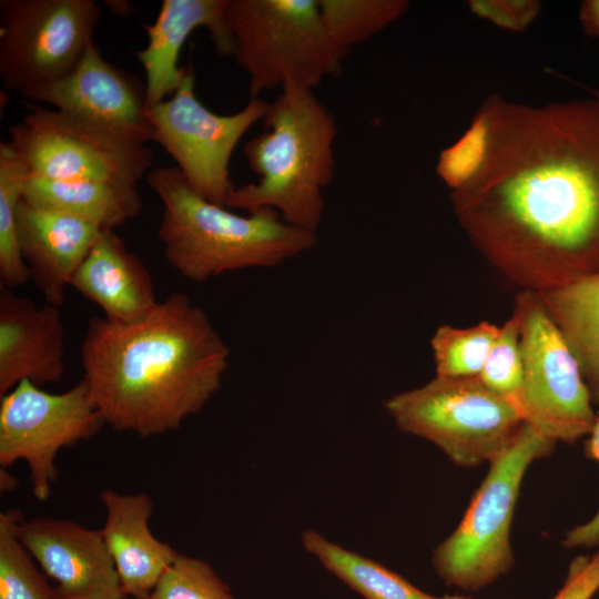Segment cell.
I'll list each match as a JSON object with an SVG mask.
<instances>
[{
  "label": "cell",
  "instance_id": "cell-1",
  "mask_svg": "<svg viewBox=\"0 0 599 599\" xmlns=\"http://www.w3.org/2000/svg\"><path fill=\"white\" fill-rule=\"evenodd\" d=\"M440 172L473 245L522 291L599 272V91L542 106L489 97Z\"/></svg>",
  "mask_w": 599,
  "mask_h": 599
},
{
  "label": "cell",
  "instance_id": "cell-2",
  "mask_svg": "<svg viewBox=\"0 0 599 599\" xmlns=\"http://www.w3.org/2000/svg\"><path fill=\"white\" fill-rule=\"evenodd\" d=\"M83 378L104 424L151 437L177 429L220 389L230 349L202 307L173 293L143 317L92 316Z\"/></svg>",
  "mask_w": 599,
  "mask_h": 599
},
{
  "label": "cell",
  "instance_id": "cell-3",
  "mask_svg": "<svg viewBox=\"0 0 599 599\" xmlns=\"http://www.w3.org/2000/svg\"><path fill=\"white\" fill-rule=\"evenodd\" d=\"M144 179L163 204L158 237L164 257L190 282L273 267L317 243L316 233L286 223L275 210L241 215L207 201L176 166H159Z\"/></svg>",
  "mask_w": 599,
  "mask_h": 599
},
{
  "label": "cell",
  "instance_id": "cell-4",
  "mask_svg": "<svg viewBox=\"0 0 599 599\" xmlns=\"http://www.w3.org/2000/svg\"><path fill=\"white\" fill-rule=\"evenodd\" d=\"M265 131L247 141L244 154L255 183L235 187L224 206L278 212L286 223L316 233L324 214V190L335 174L337 125L313 90L286 85L262 120Z\"/></svg>",
  "mask_w": 599,
  "mask_h": 599
},
{
  "label": "cell",
  "instance_id": "cell-5",
  "mask_svg": "<svg viewBox=\"0 0 599 599\" xmlns=\"http://www.w3.org/2000/svg\"><path fill=\"white\" fill-rule=\"evenodd\" d=\"M224 13L252 98L290 84L314 90L342 74L349 51L331 37L317 0H226Z\"/></svg>",
  "mask_w": 599,
  "mask_h": 599
},
{
  "label": "cell",
  "instance_id": "cell-6",
  "mask_svg": "<svg viewBox=\"0 0 599 599\" xmlns=\"http://www.w3.org/2000/svg\"><path fill=\"white\" fill-rule=\"evenodd\" d=\"M555 447L556 441L524 423L489 463L463 519L433 551L434 570L447 586L477 591L511 569L509 535L521 483L528 467Z\"/></svg>",
  "mask_w": 599,
  "mask_h": 599
},
{
  "label": "cell",
  "instance_id": "cell-7",
  "mask_svg": "<svg viewBox=\"0 0 599 599\" xmlns=\"http://www.w3.org/2000/svg\"><path fill=\"white\" fill-rule=\"evenodd\" d=\"M384 407L399 429L435 444L463 467L490 463L525 423L515 402L478 376H435L389 397Z\"/></svg>",
  "mask_w": 599,
  "mask_h": 599
},
{
  "label": "cell",
  "instance_id": "cell-8",
  "mask_svg": "<svg viewBox=\"0 0 599 599\" xmlns=\"http://www.w3.org/2000/svg\"><path fill=\"white\" fill-rule=\"evenodd\" d=\"M514 309L521 324L517 406L524 422L556 443L588 436L597 417L595 403L565 336L537 292L522 291Z\"/></svg>",
  "mask_w": 599,
  "mask_h": 599
},
{
  "label": "cell",
  "instance_id": "cell-9",
  "mask_svg": "<svg viewBox=\"0 0 599 599\" xmlns=\"http://www.w3.org/2000/svg\"><path fill=\"white\" fill-rule=\"evenodd\" d=\"M28 108L9 128L8 142L29 174L138 184L151 171L153 152L145 143L57 109Z\"/></svg>",
  "mask_w": 599,
  "mask_h": 599
},
{
  "label": "cell",
  "instance_id": "cell-10",
  "mask_svg": "<svg viewBox=\"0 0 599 599\" xmlns=\"http://www.w3.org/2000/svg\"><path fill=\"white\" fill-rule=\"evenodd\" d=\"M270 102L252 98L238 112L221 115L195 95L192 65L167 100L148 108L154 140L172 156L187 183L201 196L225 204L234 184L230 179L232 154L244 134L266 115Z\"/></svg>",
  "mask_w": 599,
  "mask_h": 599
},
{
  "label": "cell",
  "instance_id": "cell-11",
  "mask_svg": "<svg viewBox=\"0 0 599 599\" xmlns=\"http://www.w3.org/2000/svg\"><path fill=\"white\" fill-rule=\"evenodd\" d=\"M94 0H1L0 79L19 93L67 74L93 42Z\"/></svg>",
  "mask_w": 599,
  "mask_h": 599
},
{
  "label": "cell",
  "instance_id": "cell-12",
  "mask_svg": "<svg viewBox=\"0 0 599 599\" xmlns=\"http://www.w3.org/2000/svg\"><path fill=\"white\" fill-rule=\"evenodd\" d=\"M0 398V465L24 460L33 496L44 501L58 477V451L94 436L103 418L84 378L60 394L22 380Z\"/></svg>",
  "mask_w": 599,
  "mask_h": 599
},
{
  "label": "cell",
  "instance_id": "cell-13",
  "mask_svg": "<svg viewBox=\"0 0 599 599\" xmlns=\"http://www.w3.org/2000/svg\"><path fill=\"white\" fill-rule=\"evenodd\" d=\"M20 95L50 104L135 142L146 144L154 140V129L146 113L145 84L109 62L94 41L67 74Z\"/></svg>",
  "mask_w": 599,
  "mask_h": 599
},
{
  "label": "cell",
  "instance_id": "cell-14",
  "mask_svg": "<svg viewBox=\"0 0 599 599\" xmlns=\"http://www.w3.org/2000/svg\"><path fill=\"white\" fill-rule=\"evenodd\" d=\"M19 539L43 571L58 583L60 599H124L126 596L100 530L77 522L23 519Z\"/></svg>",
  "mask_w": 599,
  "mask_h": 599
},
{
  "label": "cell",
  "instance_id": "cell-15",
  "mask_svg": "<svg viewBox=\"0 0 599 599\" xmlns=\"http://www.w3.org/2000/svg\"><path fill=\"white\" fill-rule=\"evenodd\" d=\"M65 370L64 326L59 307L38 306L0 285V397L22 380L38 387Z\"/></svg>",
  "mask_w": 599,
  "mask_h": 599
},
{
  "label": "cell",
  "instance_id": "cell-16",
  "mask_svg": "<svg viewBox=\"0 0 599 599\" xmlns=\"http://www.w3.org/2000/svg\"><path fill=\"white\" fill-rule=\"evenodd\" d=\"M102 232L82 219L33 205L17 207V236L30 280L47 302L61 307L64 291Z\"/></svg>",
  "mask_w": 599,
  "mask_h": 599
},
{
  "label": "cell",
  "instance_id": "cell-17",
  "mask_svg": "<svg viewBox=\"0 0 599 599\" xmlns=\"http://www.w3.org/2000/svg\"><path fill=\"white\" fill-rule=\"evenodd\" d=\"M226 0H163L155 20L145 24L146 45L136 52L145 73L148 108L173 94L183 81L186 67L179 58L187 38L205 28L221 55H231L233 44L225 21Z\"/></svg>",
  "mask_w": 599,
  "mask_h": 599
},
{
  "label": "cell",
  "instance_id": "cell-18",
  "mask_svg": "<svg viewBox=\"0 0 599 599\" xmlns=\"http://www.w3.org/2000/svg\"><path fill=\"white\" fill-rule=\"evenodd\" d=\"M100 499L106 519L100 530L125 595L149 599L179 552L155 538L149 527L153 500L145 493L119 494L104 489Z\"/></svg>",
  "mask_w": 599,
  "mask_h": 599
},
{
  "label": "cell",
  "instance_id": "cell-19",
  "mask_svg": "<svg viewBox=\"0 0 599 599\" xmlns=\"http://www.w3.org/2000/svg\"><path fill=\"white\" fill-rule=\"evenodd\" d=\"M114 322H132L159 303L151 274L114 230H102L71 285Z\"/></svg>",
  "mask_w": 599,
  "mask_h": 599
},
{
  "label": "cell",
  "instance_id": "cell-20",
  "mask_svg": "<svg viewBox=\"0 0 599 599\" xmlns=\"http://www.w3.org/2000/svg\"><path fill=\"white\" fill-rule=\"evenodd\" d=\"M23 200L48 210L88 221L101 230H114L138 217L142 197L138 184L102 180H57L28 174Z\"/></svg>",
  "mask_w": 599,
  "mask_h": 599
},
{
  "label": "cell",
  "instance_id": "cell-21",
  "mask_svg": "<svg viewBox=\"0 0 599 599\" xmlns=\"http://www.w3.org/2000/svg\"><path fill=\"white\" fill-rule=\"evenodd\" d=\"M537 293L576 356L593 403L599 405V272Z\"/></svg>",
  "mask_w": 599,
  "mask_h": 599
},
{
  "label": "cell",
  "instance_id": "cell-22",
  "mask_svg": "<svg viewBox=\"0 0 599 599\" xmlns=\"http://www.w3.org/2000/svg\"><path fill=\"white\" fill-rule=\"evenodd\" d=\"M301 541L325 569L364 599H473L463 595H429L382 564L328 540L316 530H304Z\"/></svg>",
  "mask_w": 599,
  "mask_h": 599
},
{
  "label": "cell",
  "instance_id": "cell-23",
  "mask_svg": "<svg viewBox=\"0 0 599 599\" xmlns=\"http://www.w3.org/2000/svg\"><path fill=\"white\" fill-rule=\"evenodd\" d=\"M29 171L7 142L0 143V285L14 288L26 284L29 270L17 236V207Z\"/></svg>",
  "mask_w": 599,
  "mask_h": 599
},
{
  "label": "cell",
  "instance_id": "cell-24",
  "mask_svg": "<svg viewBox=\"0 0 599 599\" xmlns=\"http://www.w3.org/2000/svg\"><path fill=\"white\" fill-rule=\"evenodd\" d=\"M327 31L351 52L397 21L409 8L406 0H317Z\"/></svg>",
  "mask_w": 599,
  "mask_h": 599
},
{
  "label": "cell",
  "instance_id": "cell-25",
  "mask_svg": "<svg viewBox=\"0 0 599 599\" xmlns=\"http://www.w3.org/2000/svg\"><path fill=\"white\" fill-rule=\"evenodd\" d=\"M19 509L0 514V599H60L19 539Z\"/></svg>",
  "mask_w": 599,
  "mask_h": 599
},
{
  "label": "cell",
  "instance_id": "cell-26",
  "mask_svg": "<svg viewBox=\"0 0 599 599\" xmlns=\"http://www.w3.org/2000/svg\"><path fill=\"white\" fill-rule=\"evenodd\" d=\"M498 332L486 321L467 328L439 326L430 339L436 376H479Z\"/></svg>",
  "mask_w": 599,
  "mask_h": 599
},
{
  "label": "cell",
  "instance_id": "cell-27",
  "mask_svg": "<svg viewBox=\"0 0 599 599\" xmlns=\"http://www.w3.org/2000/svg\"><path fill=\"white\" fill-rule=\"evenodd\" d=\"M149 599H235L206 561L179 554Z\"/></svg>",
  "mask_w": 599,
  "mask_h": 599
},
{
  "label": "cell",
  "instance_id": "cell-28",
  "mask_svg": "<svg viewBox=\"0 0 599 599\" xmlns=\"http://www.w3.org/2000/svg\"><path fill=\"white\" fill-rule=\"evenodd\" d=\"M520 325V316L514 309L510 318L499 327L478 376L485 386L510 398L516 405L522 384Z\"/></svg>",
  "mask_w": 599,
  "mask_h": 599
},
{
  "label": "cell",
  "instance_id": "cell-29",
  "mask_svg": "<svg viewBox=\"0 0 599 599\" xmlns=\"http://www.w3.org/2000/svg\"><path fill=\"white\" fill-rule=\"evenodd\" d=\"M471 13L495 26L522 32L539 14L541 3L537 0H470Z\"/></svg>",
  "mask_w": 599,
  "mask_h": 599
},
{
  "label": "cell",
  "instance_id": "cell-30",
  "mask_svg": "<svg viewBox=\"0 0 599 599\" xmlns=\"http://www.w3.org/2000/svg\"><path fill=\"white\" fill-rule=\"evenodd\" d=\"M599 590V550L570 562L564 585L552 599H591Z\"/></svg>",
  "mask_w": 599,
  "mask_h": 599
},
{
  "label": "cell",
  "instance_id": "cell-31",
  "mask_svg": "<svg viewBox=\"0 0 599 599\" xmlns=\"http://www.w3.org/2000/svg\"><path fill=\"white\" fill-rule=\"evenodd\" d=\"M585 455L599 463V413L588 439L585 443ZM599 545V509L587 522L576 526L566 532L562 546L571 549L576 547H595Z\"/></svg>",
  "mask_w": 599,
  "mask_h": 599
},
{
  "label": "cell",
  "instance_id": "cell-32",
  "mask_svg": "<svg viewBox=\"0 0 599 599\" xmlns=\"http://www.w3.org/2000/svg\"><path fill=\"white\" fill-rule=\"evenodd\" d=\"M583 31L599 40V0H586L579 11Z\"/></svg>",
  "mask_w": 599,
  "mask_h": 599
},
{
  "label": "cell",
  "instance_id": "cell-33",
  "mask_svg": "<svg viewBox=\"0 0 599 599\" xmlns=\"http://www.w3.org/2000/svg\"><path fill=\"white\" fill-rule=\"evenodd\" d=\"M18 485V479L6 468L0 469V490L2 493L13 490Z\"/></svg>",
  "mask_w": 599,
  "mask_h": 599
},
{
  "label": "cell",
  "instance_id": "cell-34",
  "mask_svg": "<svg viewBox=\"0 0 599 599\" xmlns=\"http://www.w3.org/2000/svg\"><path fill=\"white\" fill-rule=\"evenodd\" d=\"M108 7L112 8L115 13L122 16V14H129L130 13V6L126 1H106Z\"/></svg>",
  "mask_w": 599,
  "mask_h": 599
}]
</instances>
